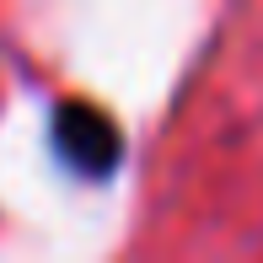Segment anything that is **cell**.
<instances>
[{"label":"cell","instance_id":"6da1fadb","mask_svg":"<svg viewBox=\"0 0 263 263\" xmlns=\"http://www.w3.org/2000/svg\"><path fill=\"white\" fill-rule=\"evenodd\" d=\"M49 145L65 172L86 177V183H102V177L118 172L124 161V135H118L113 113H102L97 102L81 97H59L49 113Z\"/></svg>","mask_w":263,"mask_h":263}]
</instances>
